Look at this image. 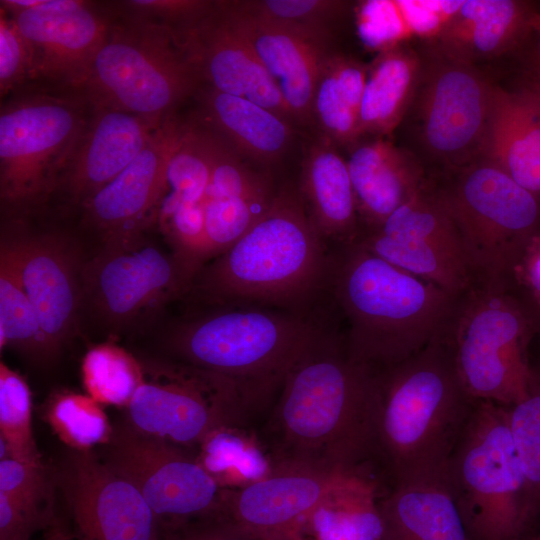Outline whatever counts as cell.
I'll return each mask as SVG.
<instances>
[{
	"label": "cell",
	"instance_id": "cell-20",
	"mask_svg": "<svg viewBox=\"0 0 540 540\" xmlns=\"http://www.w3.org/2000/svg\"><path fill=\"white\" fill-rule=\"evenodd\" d=\"M4 239L54 357L71 335L82 298L81 269L68 243L55 234Z\"/></svg>",
	"mask_w": 540,
	"mask_h": 540
},
{
	"label": "cell",
	"instance_id": "cell-49",
	"mask_svg": "<svg viewBox=\"0 0 540 540\" xmlns=\"http://www.w3.org/2000/svg\"><path fill=\"white\" fill-rule=\"evenodd\" d=\"M168 540H253L224 516L192 522L168 535Z\"/></svg>",
	"mask_w": 540,
	"mask_h": 540
},
{
	"label": "cell",
	"instance_id": "cell-39",
	"mask_svg": "<svg viewBox=\"0 0 540 540\" xmlns=\"http://www.w3.org/2000/svg\"><path fill=\"white\" fill-rule=\"evenodd\" d=\"M45 418L72 450L88 451L105 445L113 434L100 403L89 395L73 392L54 395L46 405Z\"/></svg>",
	"mask_w": 540,
	"mask_h": 540
},
{
	"label": "cell",
	"instance_id": "cell-41",
	"mask_svg": "<svg viewBox=\"0 0 540 540\" xmlns=\"http://www.w3.org/2000/svg\"><path fill=\"white\" fill-rule=\"evenodd\" d=\"M155 219L172 252L194 279L208 261L203 202H184L163 194Z\"/></svg>",
	"mask_w": 540,
	"mask_h": 540
},
{
	"label": "cell",
	"instance_id": "cell-52",
	"mask_svg": "<svg viewBox=\"0 0 540 540\" xmlns=\"http://www.w3.org/2000/svg\"><path fill=\"white\" fill-rule=\"evenodd\" d=\"M534 31H537L540 35V14H537L535 25H534ZM537 50L540 52V43Z\"/></svg>",
	"mask_w": 540,
	"mask_h": 540
},
{
	"label": "cell",
	"instance_id": "cell-9",
	"mask_svg": "<svg viewBox=\"0 0 540 540\" xmlns=\"http://www.w3.org/2000/svg\"><path fill=\"white\" fill-rule=\"evenodd\" d=\"M0 110V195L17 210L43 201L64 173L92 106L81 91H16Z\"/></svg>",
	"mask_w": 540,
	"mask_h": 540
},
{
	"label": "cell",
	"instance_id": "cell-19",
	"mask_svg": "<svg viewBox=\"0 0 540 540\" xmlns=\"http://www.w3.org/2000/svg\"><path fill=\"white\" fill-rule=\"evenodd\" d=\"M178 33L201 80L209 87L248 99L294 123L274 81L219 2Z\"/></svg>",
	"mask_w": 540,
	"mask_h": 540
},
{
	"label": "cell",
	"instance_id": "cell-30",
	"mask_svg": "<svg viewBox=\"0 0 540 540\" xmlns=\"http://www.w3.org/2000/svg\"><path fill=\"white\" fill-rule=\"evenodd\" d=\"M422 57L403 44L380 50L367 65L360 108L359 136L382 138L407 116L414 101Z\"/></svg>",
	"mask_w": 540,
	"mask_h": 540
},
{
	"label": "cell",
	"instance_id": "cell-10",
	"mask_svg": "<svg viewBox=\"0 0 540 540\" xmlns=\"http://www.w3.org/2000/svg\"><path fill=\"white\" fill-rule=\"evenodd\" d=\"M435 190L449 213L475 278L508 279L540 232V199L490 162L447 173Z\"/></svg>",
	"mask_w": 540,
	"mask_h": 540
},
{
	"label": "cell",
	"instance_id": "cell-44",
	"mask_svg": "<svg viewBox=\"0 0 540 540\" xmlns=\"http://www.w3.org/2000/svg\"><path fill=\"white\" fill-rule=\"evenodd\" d=\"M32 52L13 18L0 7V94L16 92L32 81Z\"/></svg>",
	"mask_w": 540,
	"mask_h": 540
},
{
	"label": "cell",
	"instance_id": "cell-12",
	"mask_svg": "<svg viewBox=\"0 0 540 540\" xmlns=\"http://www.w3.org/2000/svg\"><path fill=\"white\" fill-rule=\"evenodd\" d=\"M102 459L141 493L169 535L222 514L227 488L189 450L127 425L113 431Z\"/></svg>",
	"mask_w": 540,
	"mask_h": 540
},
{
	"label": "cell",
	"instance_id": "cell-33",
	"mask_svg": "<svg viewBox=\"0 0 540 540\" xmlns=\"http://www.w3.org/2000/svg\"><path fill=\"white\" fill-rule=\"evenodd\" d=\"M18 348L34 359H51L46 337L24 289L8 243L0 251V347Z\"/></svg>",
	"mask_w": 540,
	"mask_h": 540
},
{
	"label": "cell",
	"instance_id": "cell-27",
	"mask_svg": "<svg viewBox=\"0 0 540 540\" xmlns=\"http://www.w3.org/2000/svg\"><path fill=\"white\" fill-rule=\"evenodd\" d=\"M537 14L523 1L463 0L431 45L475 65L518 46L534 30Z\"/></svg>",
	"mask_w": 540,
	"mask_h": 540
},
{
	"label": "cell",
	"instance_id": "cell-48",
	"mask_svg": "<svg viewBox=\"0 0 540 540\" xmlns=\"http://www.w3.org/2000/svg\"><path fill=\"white\" fill-rule=\"evenodd\" d=\"M509 280L536 316L540 315V232L525 247Z\"/></svg>",
	"mask_w": 540,
	"mask_h": 540
},
{
	"label": "cell",
	"instance_id": "cell-13",
	"mask_svg": "<svg viewBox=\"0 0 540 540\" xmlns=\"http://www.w3.org/2000/svg\"><path fill=\"white\" fill-rule=\"evenodd\" d=\"M421 57L410 110L421 144L450 173L480 158L493 85L474 64L449 57L433 45Z\"/></svg>",
	"mask_w": 540,
	"mask_h": 540
},
{
	"label": "cell",
	"instance_id": "cell-31",
	"mask_svg": "<svg viewBox=\"0 0 540 540\" xmlns=\"http://www.w3.org/2000/svg\"><path fill=\"white\" fill-rule=\"evenodd\" d=\"M366 74L367 65L337 53H329L322 64L312 99V123L335 145L352 146L360 138Z\"/></svg>",
	"mask_w": 540,
	"mask_h": 540
},
{
	"label": "cell",
	"instance_id": "cell-22",
	"mask_svg": "<svg viewBox=\"0 0 540 540\" xmlns=\"http://www.w3.org/2000/svg\"><path fill=\"white\" fill-rule=\"evenodd\" d=\"M165 120L92 106L86 129L58 187L82 206L138 157Z\"/></svg>",
	"mask_w": 540,
	"mask_h": 540
},
{
	"label": "cell",
	"instance_id": "cell-43",
	"mask_svg": "<svg viewBox=\"0 0 540 540\" xmlns=\"http://www.w3.org/2000/svg\"><path fill=\"white\" fill-rule=\"evenodd\" d=\"M55 482L45 465L12 458L0 461V493L30 506L53 509L52 488Z\"/></svg>",
	"mask_w": 540,
	"mask_h": 540
},
{
	"label": "cell",
	"instance_id": "cell-53",
	"mask_svg": "<svg viewBox=\"0 0 540 540\" xmlns=\"http://www.w3.org/2000/svg\"><path fill=\"white\" fill-rule=\"evenodd\" d=\"M537 322H538V330L540 332V315L537 316Z\"/></svg>",
	"mask_w": 540,
	"mask_h": 540
},
{
	"label": "cell",
	"instance_id": "cell-8",
	"mask_svg": "<svg viewBox=\"0 0 540 540\" xmlns=\"http://www.w3.org/2000/svg\"><path fill=\"white\" fill-rule=\"evenodd\" d=\"M200 80L176 29L129 14L111 23L81 92L92 106L163 121Z\"/></svg>",
	"mask_w": 540,
	"mask_h": 540
},
{
	"label": "cell",
	"instance_id": "cell-17",
	"mask_svg": "<svg viewBox=\"0 0 540 540\" xmlns=\"http://www.w3.org/2000/svg\"><path fill=\"white\" fill-rule=\"evenodd\" d=\"M54 479L77 540H168L137 488L92 450H72Z\"/></svg>",
	"mask_w": 540,
	"mask_h": 540
},
{
	"label": "cell",
	"instance_id": "cell-32",
	"mask_svg": "<svg viewBox=\"0 0 540 540\" xmlns=\"http://www.w3.org/2000/svg\"><path fill=\"white\" fill-rule=\"evenodd\" d=\"M376 483L361 475L311 516L306 538L380 540L383 531Z\"/></svg>",
	"mask_w": 540,
	"mask_h": 540
},
{
	"label": "cell",
	"instance_id": "cell-11",
	"mask_svg": "<svg viewBox=\"0 0 540 540\" xmlns=\"http://www.w3.org/2000/svg\"><path fill=\"white\" fill-rule=\"evenodd\" d=\"M142 368L126 408L129 425L146 435L189 450L216 431L243 427L251 414L238 386L222 375L176 359Z\"/></svg>",
	"mask_w": 540,
	"mask_h": 540
},
{
	"label": "cell",
	"instance_id": "cell-34",
	"mask_svg": "<svg viewBox=\"0 0 540 540\" xmlns=\"http://www.w3.org/2000/svg\"><path fill=\"white\" fill-rule=\"evenodd\" d=\"M202 467L224 488H238L265 477L273 467L242 427L224 428L207 437L197 448Z\"/></svg>",
	"mask_w": 540,
	"mask_h": 540
},
{
	"label": "cell",
	"instance_id": "cell-38",
	"mask_svg": "<svg viewBox=\"0 0 540 540\" xmlns=\"http://www.w3.org/2000/svg\"><path fill=\"white\" fill-rule=\"evenodd\" d=\"M31 392L28 384L4 362L0 363L1 460L12 458L43 465L31 427Z\"/></svg>",
	"mask_w": 540,
	"mask_h": 540
},
{
	"label": "cell",
	"instance_id": "cell-23",
	"mask_svg": "<svg viewBox=\"0 0 540 540\" xmlns=\"http://www.w3.org/2000/svg\"><path fill=\"white\" fill-rule=\"evenodd\" d=\"M274 81L294 123H312V99L326 46L289 30L244 17L219 2Z\"/></svg>",
	"mask_w": 540,
	"mask_h": 540
},
{
	"label": "cell",
	"instance_id": "cell-35",
	"mask_svg": "<svg viewBox=\"0 0 540 540\" xmlns=\"http://www.w3.org/2000/svg\"><path fill=\"white\" fill-rule=\"evenodd\" d=\"M235 13L299 34L327 47L333 24L345 12L336 0L226 1Z\"/></svg>",
	"mask_w": 540,
	"mask_h": 540
},
{
	"label": "cell",
	"instance_id": "cell-6",
	"mask_svg": "<svg viewBox=\"0 0 540 540\" xmlns=\"http://www.w3.org/2000/svg\"><path fill=\"white\" fill-rule=\"evenodd\" d=\"M534 327L535 312L508 279L477 278L457 295L443 339L474 401L512 406L527 396Z\"/></svg>",
	"mask_w": 540,
	"mask_h": 540
},
{
	"label": "cell",
	"instance_id": "cell-14",
	"mask_svg": "<svg viewBox=\"0 0 540 540\" xmlns=\"http://www.w3.org/2000/svg\"><path fill=\"white\" fill-rule=\"evenodd\" d=\"M192 277L174 255L141 234L104 241L81 269L82 296L106 323L124 326L188 293Z\"/></svg>",
	"mask_w": 540,
	"mask_h": 540
},
{
	"label": "cell",
	"instance_id": "cell-16",
	"mask_svg": "<svg viewBox=\"0 0 540 540\" xmlns=\"http://www.w3.org/2000/svg\"><path fill=\"white\" fill-rule=\"evenodd\" d=\"M363 474L273 464L265 477L227 488L222 515L253 540H306L313 513Z\"/></svg>",
	"mask_w": 540,
	"mask_h": 540
},
{
	"label": "cell",
	"instance_id": "cell-47",
	"mask_svg": "<svg viewBox=\"0 0 540 540\" xmlns=\"http://www.w3.org/2000/svg\"><path fill=\"white\" fill-rule=\"evenodd\" d=\"M56 519L53 509L26 505L0 493V540H31Z\"/></svg>",
	"mask_w": 540,
	"mask_h": 540
},
{
	"label": "cell",
	"instance_id": "cell-45",
	"mask_svg": "<svg viewBox=\"0 0 540 540\" xmlns=\"http://www.w3.org/2000/svg\"><path fill=\"white\" fill-rule=\"evenodd\" d=\"M360 18L364 40L380 50L398 45L402 38L411 35L399 1L366 2Z\"/></svg>",
	"mask_w": 540,
	"mask_h": 540
},
{
	"label": "cell",
	"instance_id": "cell-7",
	"mask_svg": "<svg viewBox=\"0 0 540 540\" xmlns=\"http://www.w3.org/2000/svg\"><path fill=\"white\" fill-rule=\"evenodd\" d=\"M446 478L470 540H518L534 514L508 406L476 401Z\"/></svg>",
	"mask_w": 540,
	"mask_h": 540
},
{
	"label": "cell",
	"instance_id": "cell-54",
	"mask_svg": "<svg viewBox=\"0 0 540 540\" xmlns=\"http://www.w3.org/2000/svg\"><path fill=\"white\" fill-rule=\"evenodd\" d=\"M533 540H540V535L536 538H534Z\"/></svg>",
	"mask_w": 540,
	"mask_h": 540
},
{
	"label": "cell",
	"instance_id": "cell-4",
	"mask_svg": "<svg viewBox=\"0 0 540 540\" xmlns=\"http://www.w3.org/2000/svg\"><path fill=\"white\" fill-rule=\"evenodd\" d=\"M475 403L444 339L377 371L375 453L394 482L445 476Z\"/></svg>",
	"mask_w": 540,
	"mask_h": 540
},
{
	"label": "cell",
	"instance_id": "cell-28",
	"mask_svg": "<svg viewBox=\"0 0 540 540\" xmlns=\"http://www.w3.org/2000/svg\"><path fill=\"white\" fill-rule=\"evenodd\" d=\"M379 508L380 540H470L446 475L395 483Z\"/></svg>",
	"mask_w": 540,
	"mask_h": 540
},
{
	"label": "cell",
	"instance_id": "cell-5",
	"mask_svg": "<svg viewBox=\"0 0 540 540\" xmlns=\"http://www.w3.org/2000/svg\"><path fill=\"white\" fill-rule=\"evenodd\" d=\"M324 334L299 311L232 305L182 322L168 346L176 360L232 380L252 414Z\"/></svg>",
	"mask_w": 540,
	"mask_h": 540
},
{
	"label": "cell",
	"instance_id": "cell-1",
	"mask_svg": "<svg viewBox=\"0 0 540 540\" xmlns=\"http://www.w3.org/2000/svg\"><path fill=\"white\" fill-rule=\"evenodd\" d=\"M377 371L324 334L291 368L267 422L273 464L362 469L375 454Z\"/></svg>",
	"mask_w": 540,
	"mask_h": 540
},
{
	"label": "cell",
	"instance_id": "cell-15",
	"mask_svg": "<svg viewBox=\"0 0 540 540\" xmlns=\"http://www.w3.org/2000/svg\"><path fill=\"white\" fill-rule=\"evenodd\" d=\"M357 243L453 295L476 279L455 225L429 182Z\"/></svg>",
	"mask_w": 540,
	"mask_h": 540
},
{
	"label": "cell",
	"instance_id": "cell-46",
	"mask_svg": "<svg viewBox=\"0 0 540 540\" xmlns=\"http://www.w3.org/2000/svg\"><path fill=\"white\" fill-rule=\"evenodd\" d=\"M130 15L161 22L172 28L190 26L207 15L214 2L203 0H130L123 2Z\"/></svg>",
	"mask_w": 540,
	"mask_h": 540
},
{
	"label": "cell",
	"instance_id": "cell-55",
	"mask_svg": "<svg viewBox=\"0 0 540 540\" xmlns=\"http://www.w3.org/2000/svg\"><path fill=\"white\" fill-rule=\"evenodd\" d=\"M306 540H314V539H312V538H306Z\"/></svg>",
	"mask_w": 540,
	"mask_h": 540
},
{
	"label": "cell",
	"instance_id": "cell-51",
	"mask_svg": "<svg viewBox=\"0 0 540 540\" xmlns=\"http://www.w3.org/2000/svg\"><path fill=\"white\" fill-rule=\"evenodd\" d=\"M43 540H77L74 532L66 528L57 518L49 528L44 531Z\"/></svg>",
	"mask_w": 540,
	"mask_h": 540
},
{
	"label": "cell",
	"instance_id": "cell-26",
	"mask_svg": "<svg viewBox=\"0 0 540 540\" xmlns=\"http://www.w3.org/2000/svg\"><path fill=\"white\" fill-rule=\"evenodd\" d=\"M298 190L325 242L342 247L358 241L361 224L347 162L321 135L306 150Z\"/></svg>",
	"mask_w": 540,
	"mask_h": 540
},
{
	"label": "cell",
	"instance_id": "cell-18",
	"mask_svg": "<svg viewBox=\"0 0 540 540\" xmlns=\"http://www.w3.org/2000/svg\"><path fill=\"white\" fill-rule=\"evenodd\" d=\"M9 15L30 45L32 80L81 91L112 22L78 0H44Z\"/></svg>",
	"mask_w": 540,
	"mask_h": 540
},
{
	"label": "cell",
	"instance_id": "cell-24",
	"mask_svg": "<svg viewBox=\"0 0 540 540\" xmlns=\"http://www.w3.org/2000/svg\"><path fill=\"white\" fill-rule=\"evenodd\" d=\"M351 147L346 162L362 234L379 227L430 181L415 157L383 138Z\"/></svg>",
	"mask_w": 540,
	"mask_h": 540
},
{
	"label": "cell",
	"instance_id": "cell-37",
	"mask_svg": "<svg viewBox=\"0 0 540 540\" xmlns=\"http://www.w3.org/2000/svg\"><path fill=\"white\" fill-rule=\"evenodd\" d=\"M82 377L88 395L94 400L127 407L142 382L143 368L123 348L104 343L86 352Z\"/></svg>",
	"mask_w": 540,
	"mask_h": 540
},
{
	"label": "cell",
	"instance_id": "cell-2",
	"mask_svg": "<svg viewBox=\"0 0 540 540\" xmlns=\"http://www.w3.org/2000/svg\"><path fill=\"white\" fill-rule=\"evenodd\" d=\"M328 285L347 321L348 356L375 371L443 339L457 297L357 242L336 248Z\"/></svg>",
	"mask_w": 540,
	"mask_h": 540
},
{
	"label": "cell",
	"instance_id": "cell-36",
	"mask_svg": "<svg viewBox=\"0 0 540 540\" xmlns=\"http://www.w3.org/2000/svg\"><path fill=\"white\" fill-rule=\"evenodd\" d=\"M213 132L180 126L165 168L164 193L180 201L201 203L210 180Z\"/></svg>",
	"mask_w": 540,
	"mask_h": 540
},
{
	"label": "cell",
	"instance_id": "cell-3",
	"mask_svg": "<svg viewBox=\"0 0 540 540\" xmlns=\"http://www.w3.org/2000/svg\"><path fill=\"white\" fill-rule=\"evenodd\" d=\"M331 255L299 190L285 185L251 228L199 270L188 293L218 307L279 306L298 311L296 307L328 285Z\"/></svg>",
	"mask_w": 540,
	"mask_h": 540
},
{
	"label": "cell",
	"instance_id": "cell-42",
	"mask_svg": "<svg viewBox=\"0 0 540 540\" xmlns=\"http://www.w3.org/2000/svg\"><path fill=\"white\" fill-rule=\"evenodd\" d=\"M508 412L510 431L535 513L540 510V375L533 372L527 396L508 406Z\"/></svg>",
	"mask_w": 540,
	"mask_h": 540
},
{
	"label": "cell",
	"instance_id": "cell-21",
	"mask_svg": "<svg viewBox=\"0 0 540 540\" xmlns=\"http://www.w3.org/2000/svg\"><path fill=\"white\" fill-rule=\"evenodd\" d=\"M180 126L167 118L138 157L82 205L85 221L103 234L104 241L139 234L155 219Z\"/></svg>",
	"mask_w": 540,
	"mask_h": 540
},
{
	"label": "cell",
	"instance_id": "cell-29",
	"mask_svg": "<svg viewBox=\"0 0 540 540\" xmlns=\"http://www.w3.org/2000/svg\"><path fill=\"white\" fill-rule=\"evenodd\" d=\"M201 103L208 128L243 158L268 165L290 144L292 123L255 102L208 87Z\"/></svg>",
	"mask_w": 540,
	"mask_h": 540
},
{
	"label": "cell",
	"instance_id": "cell-40",
	"mask_svg": "<svg viewBox=\"0 0 540 540\" xmlns=\"http://www.w3.org/2000/svg\"><path fill=\"white\" fill-rule=\"evenodd\" d=\"M276 191L203 200L207 258H215L238 240L268 210Z\"/></svg>",
	"mask_w": 540,
	"mask_h": 540
},
{
	"label": "cell",
	"instance_id": "cell-25",
	"mask_svg": "<svg viewBox=\"0 0 540 540\" xmlns=\"http://www.w3.org/2000/svg\"><path fill=\"white\" fill-rule=\"evenodd\" d=\"M540 199V103L526 89L492 86L480 158Z\"/></svg>",
	"mask_w": 540,
	"mask_h": 540
},
{
	"label": "cell",
	"instance_id": "cell-50",
	"mask_svg": "<svg viewBox=\"0 0 540 540\" xmlns=\"http://www.w3.org/2000/svg\"><path fill=\"white\" fill-rule=\"evenodd\" d=\"M520 87L530 92L540 103V52L538 50L525 66L523 82Z\"/></svg>",
	"mask_w": 540,
	"mask_h": 540
}]
</instances>
